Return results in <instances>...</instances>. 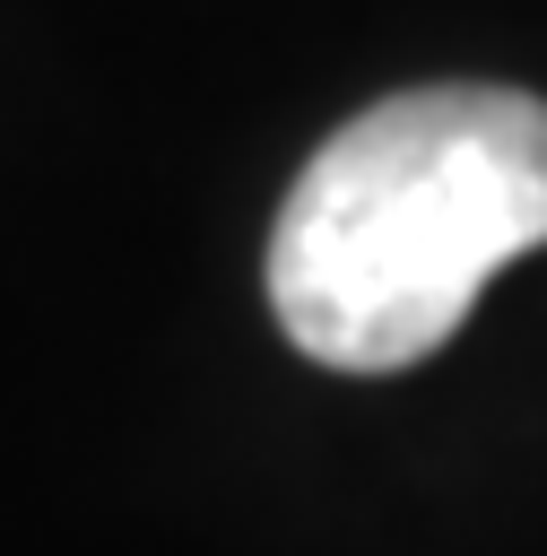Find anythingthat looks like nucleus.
<instances>
[{"label": "nucleus", "mask_w": 547, "mask_h": 556, "mask_svg": "<svg viewBox=\"0 0 547 556\" xmlns=\"http://www.w3.org/2000/svg\"><path fill=\"white\" fill-rule=\"evenodd\" d=\"M538 243L547 104L521 87H408L295 174L269 235V304L313 365L399 374Z\"/></svg>", "instance_id": "f257e3e1"}]
</instances>
